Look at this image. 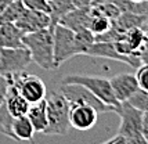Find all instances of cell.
Wrapping results in <instances>:
<instances>
[{"instance_id":"cell-31","label":"cell","mask_w":148,"mask_h":144,"mask_svg":"<svg viewBox=\"0 0 148 144\" xmlns=\"http://www.w3.org/2000/svg\"><path fill=\"white\" fill-rule=\"evenodd\" d=\"M13 0H0V15H1V13L6 10V7L11 3Z\"/></svg>"},{"instance_id":"cell-9","label":"cell","mask_w":148,"mask_h":144,"mask_svg":"<svg viewBox=\"0 0 148 144\" xmlns=\"http://www.w3.org/2000/svg\"><path fill=\"white\" fill-rule=\"evenodd\" d=\"M98 121V111L89 104H69L71 128L80 132L90 130Z\"/></svg>"},{"instance_id":"cell-32","label":"cell","mask_w":148,"mask_h":144,"mask_svg":"<svg viewBox=\"0 0 148 144\" xmlns=\"http://www.w3.org/2000/svg\"><path fill=\"white\" fill-rule=\"evenodd\" d=\"M143 29H144V32H145V35H147V39H148V20L145 21V24L143 25Z\"/></svg>"},{"instance_id":"cell-25","label":"cell","mask_w":148,"mask_h":144,"mask_svg":"<svg viewBox=\"0 0 148 144\" xmlns=\"http://www.w3.org/2000/svg\"><path fill=\"white\" fill-rule=\"evenodd\" d=\"M22 3L29 10H38V11H45V13L50 14L49 0H22Z\"/></svg>"},{"instance_id":"cell-30","label":"cell","mask_w":148,"mask_h":144,"mask_svg":"<svg viewBox=\"0 0 148 144\" xmlns=\"http://www.w3.org/2000/svg\"><path fill=\"white\" fill-rule=\"evenodd\" d=\"M100 144H126V140L123 136L121 134H116L114 137H111L110 140H107V141H104V143H100Z\"/></svg>"},{"instance_id":"cell-23","label":"cell","mask_w":148,"mask_h":144,"mask_svg":"<svg viewBox=\"0 0 148 144\" xmlns=\"http://www.w3.org/2000/svg\"><path fill=\"white\" fill-rule=\"evenodd\" d=\"M126 103H129L132 107L137 108L138 111L148 112V92L138 87V89L130 96V98Z\"/></svg>"},{"instance_id":"cell-33","label":"cell","mask_w":148,"mask_h":144,"mask_svg":"<svg viewBox=\"0 0 148 144\" xmlns=\"http://www.w3.org/2000/svg\"><path fill=\"white\" fill-rule=\"evenodd\" d=\"M132 1H144V0H132Z\"/></svg>"},{"instance_id":"cell-19","label":"cell","mask_w":148,"mask_h":144,"mask_svg":"<svg viewBox=\"0 0 148 144\" xmlns=\"http://www.w3.org/2000/svg\"><path fill=\"white\" fill-rule=\"evenodd\" d=\"M148 20V15H143V14H134V13H127V11H122L121 15L112 21V24L115 28H118L121 32H126L130 28L134 26H143Z\"/></svg>"},{"instance_id":"cell-16","label":"cell","mask_w":148,"mask_h":144,"mask_svg":"<svg viewBox=\"0 0 148 144\" xmlns=\"http://www.w3.org/2000/svg\"><path fill=\"white\" fill-rule=\"evenodd\" d=\"M26 117L31 121L36 133H43L47 128V111H46V100H42L35 104H29Z\"/></svg>"},{"instance_id":"cell-18","label":"cell","mask_w":148,"mask_h":144,"mask_svg":"<svg viewBox=\"0 0 148 144\" xmlns=\"http://www.w3.org/2000/svg\"><path fill=\"white\" fill-rule=\"evenodd\" d=\"M13 133L15 140L19 141H29L33 143V136H35V129H33L31 121L28 119L26 115L14 118L13 121Z\"/></svg>"},{"instance_id":"cell-14","label":"cell","mask_w":148,"mask_h":144,"mask_svg":"<svg viewBox=\"0 0 148 144\" xmlns=\"http://www.w3.org/2000/svg\"><path fill=\"white\" fill-rule=\"evenodd\" d=\"M24 35L25 33L13 22L0 24V47L7 49H21L24 45Z\"/></svg>"},{"instance_id":"cell-12","label":"cell","mask_w":148,"mask_h":144,"mask_svg":"<svg viewBox=\"0 0 148 144\" xmlns=\"http://www.w3.org/2000/svg\"><path fill=\"white\" fill-rule=\"evenodd\" d=\"M111 87H112V92L115 94L116 100L119 103H125L130 98V96L138 89L137 85V80L136 76L133 73H118L115 76H112L110 79Z\"/></svg>"},{"instance_id":"cell-29","label":"cell","mask_w":148,"mask_h":144,"mask_svg":"<svg viewBox=\"0 0 148 144\" xmlns=\"http://www.w3.org/2000/svg\"><path fill=\"white\" fill-rule=\"evenodd\" d=\"M141 134L148 141V112H143V123H141Z\"/></svg>"},{"instance_id":"cell-7","label":"cell","mask_w":148,"mask_h":144,"mask_svg":"<svg viewBox=\"0 0 148 144\" xmlns=\"http://www.w3.org/2000/svg\"><path fill=\"white\" fill-rule=\"evenodd\" d=\"M60 92L64 94V97L68 100L69 104H89L91 107H94L98 112H112L111 107L105 105L100 98H97L89 89H86L82 85L61 83Z\"/></svg>"},{"instance_id":"cell-26","label":"cell","mask_w":148,"mask_h":144,"mask_svg":"<svg viewBox=\"0 0 148 144\" xmlns=\"http://www.w3.org/2000/svg\"><path fill=\"white\" fill-rule=\"evenodd\" d=\"M126 144H148V141L143 137L141 133L138 134H134V136H130V137H126Z\"/></svg>"},{"instance_id":"cell-3","label":"cell","mask_w":148,"mask_h":144,"mask_svg":"<svg viewBox=\"0 0 148 144\" xmlns=\"http://www.w3.org/2000/svg\"><path fill=\"white\" fill-rule=\"evenodd\" d=\"M61 83H76L82 85L86 89H89L97 98H100L105 105L112 108V112H116V110L121 107V103L116 100L115 94L112 92L110 79L103 76H93V75H66L62 78Z\"/></svg>"},{"instance_id":"cell-6","label":"cell","mask_w":148,"mask_h":144,"mask_svg":"<svg viewBox=\"0 0 148 144\" xmlns=\"http://www.w3.org/2000/svg\"><path fill=\"white\" fill-rule=\"evenodd\" d=\"M31 61L32 58L26 47H21V49L0 47V75L1 76L25 71V68L31 64Z\"/></svg>"},{"instance_id":"cell-24","label":"cell","mask_w":148,"mask_h":144,"mask_svg":"<svg viewBox=\"0 0 148 144\" xmlns=\"http://www.w3.org/2000/svg\"><path fill=\"white\" fill-rule=\"evenodd\" d=\"M134 76L138 87L148 92V64H141L140 67H137Z\"/></svg>"},{"instance_id":"cell-10","label":"cell","mask_w":148,"mask_h":144,"mask_svg":"<svg viewBox=\"0 0 148 144\" xmlns=\"http://www.w3.org/2000/svg\"><path fill=\"white\" fill-rule=\"evenodd\" d=\"M14 24L24 33L36 32V31L45 29L49 26H54L50 14L45 13V11H38V10H29V8H25L24 14Z\"/></svg>"},{"instance_id":"cell-1","label":"cell","mask_w":148,"mask_h":144,"mask_svg":"<svg viewBox=\"0 0 148 144\" xmlns=\"http://www.w3.org/2000/svg\"><path fill=\"white\" fill-rule=\"evenodd\" d=\"M54 26L24 35V45L33 62L43 69H56L54 65Z\"/></svg>"},{"instance_id":"cell-11","label":"cell","mask_w":148,"mask_h":144,"mask_svg":"<svg viewBox=\"0 0 148 144\" xmlns=\"http://www.w3.org/2000/svg\"><path fill=\"white\" fill-rule=\"evenodd\" d=\"M86 56L103 57V58H110L114 60V61H121L125 64H129L132 68H137V67L141 65L138 58H129V57H125L122 54H119L116 51L115 46H114V42H94Z\"/></svg>"},{"instance_id":"cell-21","label":"cell","mask_w":148,"mask_h":144,"mask_svg":"<svg viewBox=\"0 0 148 144\" xmlns=\"http://www.w3.org/2000/svg\"><path fill=\"white\" fill-rule=\"evenodd\" d=\"M13 121H14V117L10 114V111L7 110L6 103L3 101L0 104V133L4 134L6 137L15 140L13 133Z\"/></svg>"},{"instance_id":"cell-34","label":"cell","mask_w":148,"mask_h":144,"mask_svg":"<svg viewBox=\"0 0 148 144\" xmlns=\"http://www.w3.org/2000/svg\"><path fill=\"white\" fill-rule=\"evenodd\" d=\"M145 1H148V0H145Z\"/></svg>"},{"instance_id":"cell-20","label":"cell","mask_w":148,"mask_h":144,"mask_svg":"<svg viewBox=\"0 0 148 144\" xmlns=\"http://www.w3.org/2000/svg\"><path fill=\"white\" fill-rule=\"evenodd\" d=\"M26 7L24 6L22 0H13L8 6L6 7V10L0 15V24L4 22H17L19 20V17L24 14Z\"/></svg>"},{"instance_id":"cell-15","label":"cell","mask_w":148,"mask_h":144,"mask_svg":"<svg viewBox=\"0 0 148 144\" xmlns=\"http://www.w3.org/2000/svg\"><path fill=\"white\" fill-rule=\"evenodd\" d=\"M4 103L7 105V110L10 111V114L13 115L14 118L26 115L28 108H29V103L22 97V94L18 92V89L11 85L7 86V93H6Z\"/></svg>"},{"instance_id":"cell-17","label":"cell","mask_w":148,"mask_h":144,"mask_svg":"<svg viewBox=\"0 0 148 144\" xmlns=\"http://www.w3.org/2000/svg\"><path fill=\"white\" fill-rule=\"evenodd\" d=\"M122 40L125 42V45L129 47L130 51L138 57L140 49L144 46V43L148 39L145 32H144V29H143V26H134V28H130V29H127L125 32Z\"/></svg>"},{"instance_id":"cell-4","label":"cell","mask_w":148,"mask_h":144,"mask_svg":"<svg viewBox=\"0 0 148 144\" xmlns=\"http://www.w3.org/2000/svg\"><path fill=\"white\" fill-rule=\"evenodd\" d=\"M4 78L8 85L18 89V92L29 104L39 103L45 100L47 96V87L45 82L36 75H31L26 71H19L11 75H7Z\"/></svg>"},{"instance_id":"cell-13","label":"cell","mask_w":148,"mask_h":144,"mask_svg":"<svg viewBox=\"0 0 148 144\" xmlns=\"http://www.w3.org/2000/svg\"><path fill=\"white\" fill-rule=\"evenodd\" d=\"M90 20H91L90 6L75 7L69 13L62 15L57 24H61V25L66 26V28H69L72 31H79V29H83V28L89 29Z\"/></svg>"},{"instance_id":"cell-5","label":"cell","mask_w":148,"mask_h":144,"mask_svg":"<svg viewBox=\"0 0 148 144\" xmlns=\"http://www.w3.org/2000/svg\"><path fill=\"white\" fill-rule=\"evenodd\" d=\"M53 35H54V65H56V69L66 60L83 54L76 40L75 31H72L61 24H56L54 29H53Z\"/></svg>"},{"instance_id":"cell-8","label":"cell","mask_w":148,"mask_h":144,"mask_svg":"<svg viewBox=\"0 0 148 144\" xmlns=\"http://www.w3.org/2000/svg\"><path fill=\"white\" fill-rule=\"evenodd\" d=\"M115 114L121 118V125L118 134L123 137H130L141 133V123H143V112L138 111L137 108L132 107L129 103H121V107L116 110Z\"/></svg>"},{"instance_id":"cell-2","label":"cell","mask_w":148,"mask_h":144,"mask_svg":"<svg viewBox=\"0 0 148 144\" xmlns=\"http://www.w3.org/2000/svg\"><path fill=\"white\" fill-rule=\"evenodd\" d=\"M46 111H47V128L43 134L46 136H65L71 129L69 122V103L64 94L51 93L46 96Z\"/></svg>"},{"instance_id":"cell-28","label":"cell","mask_w":148,"mask_h":144,"mask_svg":"<svg viewBox=\"0 0 148 144\" xmlns=\"http://www.w3.org/2000/svg\"><path fill=\"white\" fill-rule=\"evenodd\" d=\"M7 80L4 76H1L0 75V104L4 101V98H6V93H7Z\"/></svg>"},{"instance_id":"cell-27","label":"cell","mask_w":148,"mask_h":144,"mask_svg":"<svg viewBox=\"0 0 148 144\" xmlns=\"http://www.w3.org/2000/svg\"><path fill=\"white\" fill-rule=\"evenodd\" d=\"M138 60L141 64H148V40L144 43V46L138 51Z\"/></svg>"},{"instance_id":"cell-22","label":"cell","mask_w":148,"mask_h":144,"mask_svg":"<svg viewBox=\"0 0 148 144\" xmlns=\"http://www.w3.org/2000/svg\"><path fill=\"white\" fill-rule=\"evenodd\" d=\"M111 26H112V20L104 17V15L91 14V20H90V22H89V29L94 33V36L101 35V33H105Z\"/></svg>"}]
</instances>
